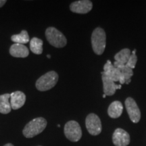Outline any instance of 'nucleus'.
Segmentation results:
<instances>
[{
    "label": "nucleus",
    "mask_w": 146,
    "mask_h": 146,
    "mask_svg": "<svg viewBox=\"0 0 146 146\" xmlns=\"http://www.w3.org/2000/svg\"><path fill=\"white\" fill-rule=\"evenodd\" d=\"M12 41H14L15 43H18V44H25L29 41V35L28 32L27 31H22L20 34L14 35L11 37Z\"/></svg>",
    "instance_id": "6ab92c4d"
},
{
    "label": "nucleus",
    "mask_w": 146,
    "mask_h": 146,
    "mask_svg": "<svg viewBox=\"0 0 146 146\" xmlns=\"http://www.w3.org/2000/svg\"><path fill=\"white\" fill-rule=\"evenodd\" d=\"M104 72L114 82H119L120 85L125 83V81L117 68L114 66L110 60H108L104 66Z\"/></svg>",
    "instance_id": "6e6552de"
},
{
    "label": "nucleus",
    "mask_w": 146,
    "mask_h": 146,
    "mask_svg": "<svg viewBox=\"0 0 146 146\" xmlns=\"http://www.w3.org/2000/svg\"><path fill=\"white\" fill-rule=\"evenodd\" d=\"M58 74L55 71H50L41 76L36 82V87L40 91H48L53 88L58 81Z\"/></svg>",
    "instance_id": "7ed1b4c3"
},
{
    "label": "nucleus",
    "mask_w": 146,
    "mask_h": 146,
    "mask_svg": "<svg viewBox=\"0 0 146 146\" xmlns=\"http://www.w3.org/2000/svg\"><path fill=\"white\" fill-rule=\"evenodd\" d=\"M64 135L70 141L76 142L81 139L82 137V130L79 124L74 120H70L64 126Z\"/></svg>",
    "instance_id": "39448f33"
},
{
    "label": "nucleus",
    "mask_w": 146,
    "mask_h": 146,
    "mask_svg": "<svg viewBox=\"0 0 146 146\" xmlns=\"http://www.w3.org/2000/svg\"><path fill=\"white\" fill-rule=\"evenodd\" d=\"M131 55V52L129 48L123 49L114 56L115 61L122 64H127Z\"/></svg>",
    "instance_id": "f3484780"
},
{
    "label": "nucleus",
    "mask_w": 146,
    "mask_h": 146,
    "mask_svg": "<svg viewBox=\"0 0 146 146\" xmlns=\"http://www.w3.org/2000/svg\"><path fill=\"white\" fill-rule=\"evenodd\" d=\"M47 58H51L50 55H47Z\"/></svg>",
    "instance_id": "5701e85b"
},
{
    "label": "nucleus",
    "mask_w": 146,
    "mask_h": 146,
    "mask_svg": "<svg viewBox=\"0 0 146 146\" xmlns=\"http://www.w3.org/2000/svg\"><path fill=\"white\" fill-rule=\"evenodd\" d=\"M43 41L37 37H33L30 41V49L35 54H41L43 52Z\"/></svg>",
    "instance_id": "a211bd4d"
},
{
    "label": "nucleus",
    "mask_w": 146,
    "mask_h": 146,
    "mask_svg": "<svg viewBox=\"0 0 146 146\" xmlns=\"http://www.w3.org/2000/svg\"><path fill=\"white\" fill-rule=\"evenodd\" d=\"M106 96L105 94H104V95H103V98H106Z\"/></svg>",
    "instance_id": "b1692460"
},
{
    "label": "nucleus",
    "mask_w": 146,
    "mask_h": 146,
    "mask_svg": "<svg viewBox=\"0 0 146 146\" xmlns=\"http://www.w3.org/2000/svg\"><path fill=\"white\" fill-rule=\"evenodd\" d=\"M3 146H14V145H12V143H7V144H5V145H3Z\"/></svg>",
    "instance_id": "4be33fe9"
},
{
    "label": "nucleus",
    "mask_w": 146,
    "mask_h": 146,
    "mask_svg": "<svg viewBox=\"0 0 146 146\" xmlns=\"http://www.w3.org/2000/svg\"><path fill=\"white\" fill-rule=\"evenodd\" d=\"M39 146H41V145H39Z\"/></svg>",
    "instance_id": "393cba45"
},
{
    "label": "nucleus",
    "mask_w": 146,
    "mask_h": 146,
    "mask_svg": "<svg viewBox=\"0 0 146 146\" xmlns=\"http://www.w3.org/2000/svg\"><path fill=\"white\" fill-rule=\"evenodd\" d=\"M10 54L13 57L26 58L29 56V49L23 44L14 43L10 49Z\"/></svg>",
    "instance_id": "ddd939ff"
},
{
    "label": "nucleus",
    "mask_w": 146,
    "mask_h": 146,
    "mask_svg": "<svg viewBox=\"0 0 146 146\" xmlns=\"http://www.w3.org/2000/svg\"><path fill=\"white\" fill-rule=\"evenodd\" d=\"M10 99V94H6L0 96V113L6 114L10 112L12 107H11Z\"/></svg>",
    "instance_id": "dca6fc26"
},
{
    "label": "nucleus",
    "mask_w": 146,
    "mask_h": 146,
    "mask_svg": "<svg viewBox=\"0 0 146 146\" xmlns=\"http://www.w3.org/2000/svg\"><path fill=\"white\" fill-rule=\"evenodd\" d=\"M5 3H6V1H5V0H0V8L2 7Z\"/></svg>",
    "instance_id": "412c9836"
},
{
    "label": "nucleus",
    "mask_w": 146,
    "mask_h": 146,
    "mask_svg": "<svg viewBox=\"0 0 146 146\" xmlns=\"http://www.w3.org/2000/svg\"><path fill=\"white\" fill-rule=\"evenodd\" d=\"M91 45L95 54L102 55L104 52L106 45V35L103 29L98 27L91 35Z\"/></svg>",
    "instance_id": "f03ea898"
},
{
    "label": "nucleus",
    "mask_w": 146,
    "mask_h": 146,
    "mask_svg": "<svg viewBox=\"0 0 146 146\" xmlns=\"http://www.w3.org/2000/svg\"><path fill=\"white\" fill-rule=\"evenodd\" d=\"M86 128L91 135H98L102 132V122L99 116L94 113H91L87 116L85 120Z\"/></svg>",
    "instance_id": "423d86ee"
},
{
    "label": "nucleus",
    "mask_w": 146,
    "mask_h": 146,
    "mask_svg": "<svg viewBox=\"0 0 146 146\" xmlns=\"http://www.w3.org/2000/svg\"><path fill=\"white\" fill-rule=\"evenodd\" d=\"M102 79L103 82L104 93L106 96H113L116 92V89L121 88L122 85H117L115 83V82L109 78L104 72H102Z\"/></svg>",
    "instance_id": "9d476101"
},
{
    "label": "nucleus",
    "mask_w": 146,
    "mask_h": 146,
    "mask_svg": "<svg viewBox=\"0 0 146 146\" xmlns=\"http://www.w3.org/2000/svg\"><path fill=\"white\" fill-rule=\"evenodd\" d=\"M130 135L123 129L118 128L112 135V142L116 146H127L130 143Z\"/></svg>",
    "instance_id": "1a4fd4ad"
},
{
    "label": "nucleus",
    "mask_w": 146,
    "mask_h": 146,
    "mask_svg": "<svg viewBox=\"0 0 146 146\" xmlns=\"http://www.w3.org/2000/svg\"><path fill=\"white\" fill-rule=\"evenodd\" d=\"M123 104L119 101H114L109 106L108 109V114L110 118H118L123 114Z\"/></svg>",
    "instance_id": "4468645a"
},
{
    "label": "nucleus",
    "mask_w": 146,
    "mask_h": 146,
    "mask_svg": "<svg viewBox=\"0 0 146 146\" xmlns=\"http://www.w3.org/2000/svg\"><path fill=\"white\" fill-rule=\"evenodd\" d=\"M93 3L89 0H80L72 3L70 9L72 12L77 14H87L92 10Z\"/></svg>",
    "instance_id": "9b49d317"
},
{
    "label": "nucleus",
    "mask_w": 146,
    "mask_h": 146,
    "mask_svg": "<svg viewBox=\"0 0 146 146\" xmlns=\"http://www.w3.org/2000/svg\"><path fill=\"white\" fill-rule=\"evenodd\" d=\"M129 118L133 123H137L141 119V111L136 102L132 98H127L125 102Z\"/></svg>",
    "instance_id": "0eeeda50"
},
{
    "label": "nucleus",
    "mask_w": 146,
    "mask_h": 146,
    "mask_svg": "<svg viewBox=\"0 0 146 146\" xmlns=\"http://www.w3.org/2000/svg\"><path fill=\"white\" fill-rule=\"evenodd\" d=\"M45 36L51 45L58 48H62L66 46L67 40L64 35L57 29L54 27H49L45 31Z\"/></svg>",
    "instance_id": "20e7f679"
},
{
    "label": "nucleus",
    "mask_w": 146,
    "mask_h": 146,
    "mask_svg": "<svg viewBox=\"0 0 146 146\" xmlns=\"http://www.w3.org/2000/svg\"><path fill=\"white\" fill-rule=\"evenodd\" d=\"M137 62V57L136 54H131L130 58H129V61L127 62V66H129V68L131 69H134L135 68V66Z\"/></svg>",
    "instance_id": "aec40b11"
},
{
    "label": "nucleus",
    "mask_w": 146,
    "mask_h": 146,
    "mask_svg": "<svg viewBox=\"0 0 146 146\" xmlns=\"http://www.w3.org/2000/svg\"><path fill=\"white\" fill-rule=\"evenodd\" d=\"M47 127V120L44 118H36L27 124L23 133L27 138H32L43 132Z\"/></svg>",
    "instance_id": "f257e3e1"
},
{
    "label": "nucleus",
    "mask_w": 146,
    "mask_h": 146,
    "mask_svg": "<svg viewBox=\"0 0 146 146\" xmlns=\"http://www.w3.org/2000/svg\"><path fill=\"white\" fill-rule=\"evenodd\" d=\"M26 101V96L22 91H14L10 94V104L13 110H18L23 107Z\"/></svg>",
    "instance_id": "f8f14e48"
},
{
    "label": "nucleus",
    "mask_w": 146,
    "mask_h": 146,
    "mask_svg": "<svg viewBox=\"0 0 146 146\" xmlns=\"http://www.w3.org/2000/svg\"><path fill=\"white\" fill-rule=\"evenodd\" d=\"M114 66L117 68L121 73L122 76L125 81L126 84H129L131 81V76L133 75V69L129 68L126 64H122L115 61L114 63Z\"/></svg>",
    "instance_id": "2eb2a0df"
}]
</instances>
